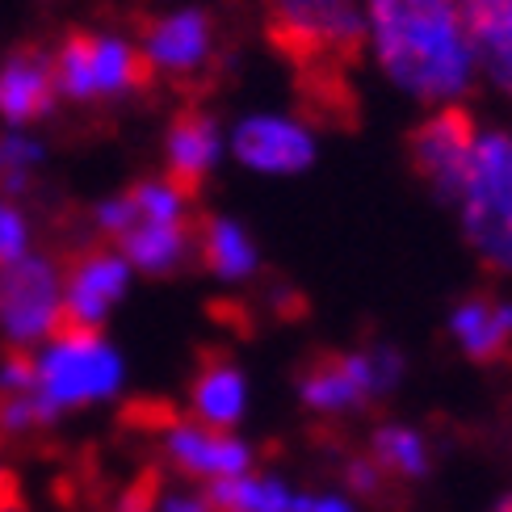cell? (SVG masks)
<instances>
[{"label":"cell","instance_id":"cell-1","mask_svg":"<svg viewBox=\"0 0 512 512\" xmlns=\"http://www.w3.org/2000/svg\"><path fill=\"white\" fill-rule=\"evenodd\" d=\"M366 38L403 93L454 105L475 80V42L462 0H366Z\"/></svg>","mask_w":512,"mask_h":512},{"label":"cell","instance_id":"cell-2","mask_svg":"<svg viewBox=\"0 0 512 512\" xmlns=\"http://www.w3.org/2000/svg\"><path fill=\"white\" fill-rule=\"evenodd\" d=\"M97 227L110 248L126 256L152 277L173 273L198 240V223L189 219V194L160 177V181H135L126 194L110 198L97 210Z\"/></svg>","mask_w":512,"mask_h":512},{"label":"cell","instance_id":"cell-3","mask_svg":"<svg viewBox=\"0 0 512 512\" xmlns=\"http://www.w3.org/2000/svg\"><path fill=\"white\" fill-rule=\"evenodd\" d=\"M269 38L307 76H336L366 42V0H265Z\"/></svg>","mask_w":512,"mask_h":512},{"label":"cell","instance_id":"cell-4","mask_svg":"<svg viewBox=\"0 0 512 512\" xmlns=\"http://www.w3.org/2000/svg\"><path fill=\"white\" fill-rule=\"evenodd\" d=\"M466 240L487 265L512 273V139L479 131L475 156L458 189Z\"/></svg>","mask_w":512,"mask_h":512},{"label":"cell","instance_id":"cell-5","mask_svg":"<svg viewBox=\"0 0 512 512\" xmlns=\"http://www.w3.org/2000/svg\"><path fill=\"white\" fill-rule=\"evenodd\" d=\"M152 63L143 47H131L110 34L68 30L55 51V89L72 101H110L139 93L152 84Z\"/></svg>","mask_w":512,"mask_h":512},{"label":"cell","instance_id":"cell-6","mask_svg":"<svg viewBox=\"0 0 512 512\" xmlns=\"http://www.w3.org/2000/svg\"><path fill=\"white\" fill-rule=\"evenodd\" d=\"M47 340H51V353L38 357V391L55 412L105 399L118 387L122 361L101 340V328L55 324Z\"/></svg>","mask_w":512,"mask_h":512},{"label":"cell","instance_id":"cell-7","mask_svg":"<svg viewBox=\"0 0 512 512\" xmlns=\"http://www.w3.org/2000/svg\"><path fill=\"white\" fill-rule=\"evenodd\" d=\"M399 374V357L391 349L374 353H332L319 357L307 374L298 378V395L319 416H345L366 408L374 395H382Z\"/></svg>","mask_w":512,"mask_h":512},{"label":"cell","instance_id":"cell-8","mask_svg":"<svg viewBox=\"0 0 512 512\" xmlns=\"http://www.w3.org/2000/svg\"><path fill=\"white\" fill-rule=\"evenodd\" d=\"M59 307H63V277L47 256L26 252L9 269H0V328L9 332L17 349L47 340Z\"/></svg>","mask_w":512,"mask_h":512},{"label":"cell","instance_id":"cell-9","mask_svg":"<svg viewBox=\"0 0 512 512\" xmlns=\"http://www.w3.org/2000/svg\"><path fill=\"white\" fill-rule=\"evenodd\" d=\"M126 282H131V265H126V256L118 248L93 244L72 252L68 265H63V307L55 315V324L101 328V319L126 294Z\"/></svg>","mask_w":512,"mask_h":512},{"label":"cell","instance_id":"cell-10","mask_svg":"<svg viewBox=\"0 0 512 512\" xmlns=\"http://www.w3.org/2000/svg\"><path fill=\"white\" fill-rule=\"evenodd\" d=\"M160 441H164L168 462H173L185 479H202L206 487L248 475V466H252V454L244 441H236L223 429H210L202 420L168 416V424L160 429Z\"/></svg>","mask_w":512,"mask_h":512},{"label":"cell","instance_id":"cell-11","mask_svg":"<svg viewBox=\"0 0 512 512\" xmlns=\"http://www.w3.org/2000/svg\"><path fill=\"white\" fill-rule=\"evenodd\" d=\"M475 122L466 118L458 105H445L429 122L412 135V160L420 168V177L429 181L441 198L458 202V189L466 181V168H471L475 156Z\"/></svg>","mask_w":512,"mask_h":512},{"label":"cell","instance_id":"cell-12","mask_svg":"<svg viewBox=\"0 0 512 512\" xmlns=\"http://www.w3.org/2000/svg\"><path fill=\"white\" fill-rule=\"evenodd\" d=\"M210 47H215V26L202 9H177L143 26V55L152 72L164 76H194L206 68Z\"/></svg>","mask_w":512,"mask_h":512},{"label":"cell","instance_id":"cell-13","mask_svg":"<svg viewBox=\"0 0 512 512\" xmlns=\"http://www.w3.org/2000/svg\"><path fill=\"white\" fill-rule=\"evenodd\" d=\"M55 89V55H47L38 42H21L0 63V114L26 126L51 114Z\"/></svg>","mask_w":512,"mask_h":512},{"label":"cell","instance_id":"cell-14","mask_svg":"<svg viewBox=\"0 0 512 512\" xmlns=\"http://www.w3.org/2000/svg\"><path fill=\"white\" fill-rule=\"evenodd\" d=\"M231 147L256 173H303L315 156L311 135L290 118H248Z\"/></svg>","mask_w":512,"mask_h":512},{"label":"cell","instance_id":"cell-15","mask_svg":"<svg viewBox=\"0 0 512 512\" xmlns=\"http://www.w3.org/2000/svg\"><path fill=\"white\" fill-rule=\"evenodd\" d=\"M215 160H219V126H215V118L210 114H202V110H181L173 122H168V139H164V177L173 181L181 194H189L194 198L198 189H202V181H206V173L215 168Z\"/></svg>","mask_w":512,"mask_h":512},{"label":"cell","instance_id":"cell-16","mask_svg":"<svg viewBox=\"0 0 512 512\" xmlns=\"http://www.w3.org/2000/svg\"><path fill=\"white\" fill-rule=\"evenodd\" d=\"M450 332L471 361L500 366V361L512 357V303H504L496 294L462 298L450 315Z\"/></svg>","mask_w":512,"mask_h":512},{"label":"cell","instance_id":"cell-17","mask_svg":"<svg viewBox=\"0 0 512 512\" xmlns=\"http://www.w3.org/2000/svg\"><path fill=\"white\" fill-rule=\"evenodd\" d=\"M475 59L504 93H512V0H462Z\"/></svg>","mask_w":512,"mask_h":512},{"label":"cell","instance_id":"cell-18","mask_svg":"<svg viewBox=\"0 0 512 512\" xmlns=\"http://www.w3.org/2000/svg\"><path fill=\"white\" fill-rule=\"evenodd\" d=\"M244 399H248V387H244V374L231 366L227 357H215L210 353L202 366H198V378L189 387V403H194V420L210 424V429H231L240 416H244Z\"/></svg>","mask_w":512,"mask_h":512},{"label":"cell","instance_id":"cell-19","mask_svg":"<svg viewBox=\"0 0 512 512\" xmlns=\"http://www.w3.org/2000/svg\"><path fill=\"white\" fill-rule=\"evenodd\" d=\"M198 256L210 273L219 277H248L256 269V244L248 240V231L231 219H198Z\"/></svg>","mask_w":512,"mask_h":512},{"label":"cell","instance_id":"cell-20","mask_svg":"<svg viewBox=\"0 0 512 512\" xmlns=\"http://www.w3.org/2000/svg\"><path fill=\"white\" fill-rule=\"evenodd\" d=\"M206 500L215 512H298L303 496H294L286 483L265 475H236L206 487Z\"/></svg>","mask_w":512,"mask_h":512},{"label":"cell","instance_id":"cell-21","mask_svg":"<svg viewBox=\"0 0 512 512\" xmlns=\"http://www.w3.org/2000/svg\"><path fill=\"white\" fill-rule=\"evenodd\" d=\"M391 479H420L429 471V441H424L408 424H387L374 433V454H370Z\"/></svg>","mask_w":512,"mask_h":512},{"label":"cell","instance_id":"cell-22","mask_svg":"<svg viewBox=\"0 0 512 512\" xmlns=\"http://www.w3.org/2000/svg\"><path fill=\"white\" fill-rule=\"evenodd\" d=\"M34 160H38V147L30 139H0V189L26 185Z\"/></svg>","mask_w":512,"mask_h":512},{"label":"cell","instance_id":"cell-23","mask_svg":"<svg viewBox=\"0 0 512 512\" xmlns=\"http://www.w3.org/2000/svg\"><path fill=\"white\" fill-rule=\"evenodd\" d=\"M26 256V219L9 202H0V269Z\"/></svg>","mask_w":512,"mask_h":512},{"label":"cell","instance_id":"cell-24","mask_svg":"<svg viewBox=\"0 0 512 512\" xmlns=\"http://www.w3.org/2000/svg\"><path fill=\"white\" fill-rule=\"evenodd\" d=\"M387 471L374 462V458H357V462H349V483H353V492L357 496H382L387 492Z\"/></svg>","mask_w":512,"mask_h":512},{"label":"cell","instance_id":"cell-25","mask_svg":"<svg viewBox=\"0 0 512 512\" xmlns=\"http://www.w3.org/2000/svg\"><path fill=\"white\" fill-rule=\"evenodd\" d=\"M160 479L156 475H143L131 492L122 496V504H118V512H156L160 508Z\"/></svg>","mask_w":512,"mask_h":512},{"label":"cell","instance_id":"cell-26","mask_svg":"<svg viewBox=\"0 0 512 512\" xmlns=\"http://www.w3.org/2000/svg\"><path fill=\"white\" fill-rule=\"evenodd\" d=\"M156 512H215L206 496H160Z\"/></svg>","mask_w":512,"mask_h":512},{"label":"cell","instance_id":"cell-27","mask_svg":"<svg viewBox=\"0 0 512 512\" xmlns=\"http://www.w3.org/2000/svg\"><path fill=\"white\" fill-rule=\"evenodd\" d=\"M298 512H353V504L340 496H303Z\"/></svg>","mask_w":512,"mask_h":512}]
</instances>
